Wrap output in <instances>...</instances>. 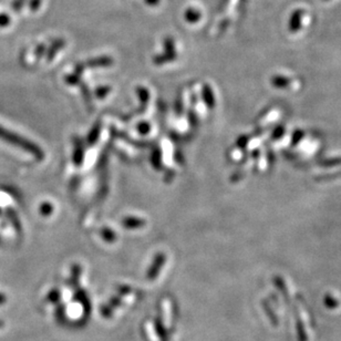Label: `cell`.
Wrapping results in <instances>:
<instances>
[{
    "label": "cell",
    "instance_id": "9",
    "mask_svg": "<svg viewBox=\"0 0 341 341\" xmlns=\"http://www.w3.org/2000/svg\"><path fill=\"white\" fill-rule=\"evenodd\" d=\"M155 330H156L157 337H160L162 341L167 340V332L165 330V328H164V323L162 322L160 318H157V319L155 320Z\"/></svg>",
    "mask_w": 341,
    "mask_h": 341
},
{
    "label": "cell",
    "instance_id": "3",
    "mask_svg": "<svg viewBox=\"0 0 341 341\" xmlns=\"http://www.w3.org/2000/svg\"><path fill=\"white\" fill-rule=\"evenodd\" d=\"M113 64V59L111 56L103 55L99 56V58H93L87 62V66L90 68H103V67H110Z\"/></svg>",
    "mask_w": 341,
    "mask_h": 341
},
{
    "label": "cell",
    "instance_id": "15",
    "mask_svg": "<svg viewBox=\"0 0 341 341\" xmlns=\"http://www.w3.org/2000/svg\"><path fill=\"white\" fill-rule=\"evenodd\" d=\"M9 24H10L9 16L6 14L0 15V27H7Z\"/></svg>",
    "mask_w": 341,
    "mask_h": 341
},
{
    "label": "cell",
    "instance_id": "14",
    "mask_svg": "<svg viewBox=\"0 0 341 341\" xmlns=\"http://www.w3.org/2000/svg\"><path fill=\"white\" fill-rule=\"evenodd\" d=\"M65 315H66V312H65V309H64V307L62 306H58V309H56V319H58L59 322H62V320H65Z\"/></svg>",
    "mask_w": 341,
    "mask_h": 341
},
{
    "label": "cell",
    "instance_id": "18",
    "mask_svg": "<svg viewBox=\"0 0 341 341\" xmlns=\"http://www.w3.org/2000/svg\"><path fill=\"white\" fill-rule=\"evenodd\" d=\"M44 52H45V45L43 43L39 44L37 49H36V56H37V58L40 59L41 56L44 54Z\"/></svg>",
    "mask_w": 341,
    "mask_h": 341
},
{
    "label": "cell",
    "instance_id": "23",
    "mask_svg": "<svg viewBox=\"0 0 341 341\" xmlns=\"http://www.w3.org/2000/svg\"><path fill=\"white\" fill-rule=\"evenodd\" d=\"M41 211H42V213L44 214V212H45V214H48L50 211H51V207H45V205H44V204H43V205H42V207H41Z\"/></svg>",
    "mask_w": 341,
    "mask_h": 341
},
{
    "label": "cell",
    "instance_id": "24",
    "mask_svg": "<svg viewBox=\"0 0 341 341\" xmlns=\"http://www.w3.org/2000/svg\"><path fill=\"white\" fill-rule=\"evenodd\" d=\"M5 326V323H4V321L3 320H0V328H2V327H4Z\"/></svg>",
    "mask_w": 341,
    "mask_h": 341
},
{
    "label": "cell",
    "instance_id": "13",
    "mask_svg": "<svg viewBox=\"0 0 341 341\" xmlns=\"http://www.w3.org/2000/svg\"><path fill=\"white\" fill-rule=\"evenodd\" d=\"M60 299V293L58 289H53V291H51L49 293V296H48V301H50V303H58Z\"/></svg>",
    "mask_w": 341,
    "mask_h": 341
},
{
    "label": "cell",
    "instance_id": "8",
    "mask_svg": "<svg viewBox=\"0 0 341 341\" xmlns=\"http://www.w3.org/2000/svg\"><path fill=\"white\" fill-rule=\"evenodd\" d=\"M296 329H297L298 341H307V340H308V337H307V333H306L305 327H304V323H303V321H301V319L298 317L297 314H296Z\"/></svg>",
    "mask_w": 341,
    "mask_h": 341
},
{
    "label": "cell",
    "instance_id": "7",
    "mask_svg": "<svg viewBox=\"0 0 341 341\" xmlns=\"http://www.w3.org/2000/svg\"><path fill=\"white\" fill-rule=\"evenodd\" d=\"M162 318L164 320V323L166 326H169L172 322V311H170V303L167 299H164L162 301Z\"/></svg>",
    "mask_w": 341,
    "mask_h": 341
},
{
    "label": "cell",
    "instance_id": "19",
    "mask_svg": "<svg viewBox=\"0 0 341 341\" xmlns=\"http://www.w3.org/2000/svg\"><path fill=\"white\" fill-rule=\"evenodd\" d=\"M27 0H14V4H13V8L16 11H19L22 7H24V5L26 4Z\"/></svg>",
    "mask_w": 341,
    "mask_h": 341
},
{
    "label": "cell",
    "instance_id": "22",
    "mask_svg": "<svg viewBox=\"0 0 341 341\" xmlns=\"http://www.w3.org/2000/svg\"><path fill=\"white\" fill-rule=\"evenodd\" d=\"M7 301V297L5 296V294L0 293V305H4Z\"/></svg>",
    "mask_w": 341,
    "mask_h": 341
},
{
    "label": "cell",
    "instance_id": "12",
    "mask_svg": "<svg viewBox=\"0 0 341 341\" xmlns=\"http://www.w3.org/2000/svg\"><path fill=\"white\" fill-rule=\"evenodd\" d=\"M7 215H8V217L9 219L13 221L14 223V226L16 227V230L17 231H21V226H20V221L18 219V217H17V215L16 213L13 211V209H7Z\"/></svg>",
    "mask_w": 341,
    "mask_h": 341
},
{
    "label": "cell",
    "instance_id": "5",
    "mask_svg": "<svg viewBox=\"0 0 341 341\" xmlns=\"http://www.w3.org/2000/svg\"><path fill=\"white\" fill-rule=\"evenodd\" d=\"M202 18V14L200 13V10H197L196 8L190 7L185 10L184 13V19L186 22L189 24H197L198 21Z\"/></svg>",
    "mask_w": 341,
    "mask_h": 341
},
{
    "label": "cell",
    "instance_id": "11",
    "mask_svg": "<svg viewBox=\"0 0 341 341\" xmlns=\"http://www.w3.org/2000/svg\"><path fill=\"white\" fill-rule=\"evenodd\" d=\"M164 51H169V52H175V41L172 37H166L164 39Z\"/></svg>",
    "mask_w": 341,
    "mask_h": 341
},
{
    "label": "cell",
    "instance_id": "16",
    "mask_svg": "<svg viewBox=\"0 0 341 341\" xmlns=\"http://www.w3.org/2000/svg\"><path fill=\"white\" fill-rule=\"evenodd\" d=\"M41 2H42V0H30V3H29V8H30V10H32V11H37L39 8H40Z\"/></svg>",
    "mask_w": 341,
    "mask_h": 341
},
{
    "label": "cell",
    "instance_id": "20",
    "mask_svg": "<svg viewBox=\"0 0 341 341\" xmlns=\"http://www.w3.org/2000/svg\"><path fill=\"white\" fill-rule=\"evenodd\" d=\"M112 315H113V312H112V309H111L110 306H105V307H103V308H102V316H103V317L110 318V317H112Z\"/></svg>",
    "mask_w": 341,
    "mask_h": 341
},
{
    "label": "cell",
    "instance_id": "10",
    "mask_svg": "<svg viewBox=\"0 0 341 341\" xmlns=\"http://www.w3.org/2000/svg\"><path fill=\"white\" fill-rule=\"evenodd\" d=\"M144 330H145V338L146 341H160L157 339V334L154 331V328L152 327L150 322H146L144 326Z\"/></svg>",
    "mask_w": 341,
    "mask_h": 341
},
{
    "label": "cell",
    "instance_id": "1",
    "mask_svg": "<svg viewBox=\"0 0 341 341\" xmlns=\"http://www.w3.org/2000/svg\"><path fill=\"white\" fill-rule=\"evenodd\" d=\"M0 139L4 140L5 142H7V143L11 145L20 147V149H22L28 153H30V154L39 158V160L43 157V152L37 144L32 143L31 141L22 138V136L11 132V131H8L7 129H5L3 127H0Z\"/></svg>",
    "mask_w": 341,
    "mask_h": 341
},
{
    "label": "cell",
    "instance_id": "6",
    "mask_svg": "<svg viewBox=\"0 0 341 341\" xmlns=\"http://www.w3.org/2000/svg\"><path fill=\"white\" fill-rule=\"evenodd\" d=\"M176 51L175 52H169V51H164L162 54H157L154 56V64L157 66H161L166 64V62H170V61H174L176 59Z\"/></svg>",
    "mask_w": 341,
    "mask_h": 341
},
{
    "label": "cell",
    "instance_id": "21",
    "mask_svg": "<svg viewBox=\"0 0 341 341\" xmlns=\"http://www.w3.org/2000/svg\"><path fill=\"white\" fill-rule=\"evenodd\" d=\"M144 2L147 6H150V7H155V6L160 4L161 0H144Z\"/></svg>",
    "mask_w": 341,
    "mask_h": 341
},
{
    "label": "cell",
    "instance_id": "17",
    "mask_svg": "<svg viewBox=\"0 0 341 341\" xmlns=\"http://www.w3.org/2000/svg\"><path fill=\"white\" fill-rule=\"evenodd\" d=\"M325 305L328 307V308H336V307L338 306L337 301H336V300H333L330 296H327V297H326V299H325Z\"/></svg>",
    "mask_w": 341,
    "mask_h": 341
},
{
    "label": "cell",
    "instance_id": "2",
    "mask_svg": "<svg viewBox=\"0 0 341 341\" xmlns=\"http://www.w3.org/2000/svg\"><path fill=\"white\" fill-rule=\"evenodd\" d=\"M164 261H165V256L158 255L157 257L155 258L154 263L152 264L149 272H147V278H149V279H155L156 276L158 275V272H160V270L162 268Z\"/></svg>",
    "mask_w": 341,
    "mask_h": 341
},
{
    "label": "cell",
    "instance_id": "4",
    "mask_svg": "<svg viewBox=\"0 0 341 341\" xmlns=\"http://www.w3.org/2000/svg\"><path fill=\"white\" fill-rule=\"evenodd\" d=\"M65 45H66V41L64 40V39H56V40H54L48 49V52H47L48 61L53 60L55 54L58 53L61 49H64Z\"/></svg>",
    "mask_w": 341,
    "mask_h": 341
}]
</instances>
